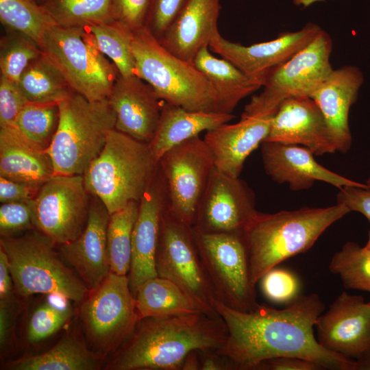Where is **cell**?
Wrapping results in <instances>:
<instances>
[{"mask_svg":"<svg viewBox=\"0 0 370 370\" xmlns=\"http://www.w3.org/2000/svg\"><path fill=\"white\" fill-rule=\"evenodd\" d=\"M328 268L345 288L370 293V248L367 246L345 243L332 256Z\"/></svg>","mask_w":370,"mask_h":370,"instance_id":"obj_37","label":"cell"},{"mask_svg":"<svg viewBox=\"0 0 370 370\" xmlns=\"http://www.w3.org/2000/svg\"><path fill=\"white\" fill-rule=\"evenodd\" d=\"M42 1V0H41ZM41 2V1H40Z\"/></svg>","mask_w":370,"mask_h":370,"instance_id":"obj_55","label":"cell"},{"mask_svg":"<svg viewBox=\"0 0 370 370\" xmlns=\"http://www.w3.org/2000/svg\"><path fill=\"white\" fill-rule=\"evenodd\" d=\"M109 219L110 214L101 202L93 201L90 204L87 222L82 234L60 248L63 260L90 291L97 288L110 273L107 248Z\"/></svg>","mask_w":370,"mask_h":370,"instance_id":"obj_22","label":"cell"},{"mask_svg":"<svg viewBox=\"0 0 370 370\" xmlns=\"http://www.w3.org/2000/svg\"><path fill=\"white\" fill-rule=\"evenodd\" d=\"M55 175L51 158L12 127H0V176L40 188Z\"/></svg>","mask_w":370,"mask_h":370,"instance_id":"obj_27","label":"cell"},{"mask_svg":"<svg viewBox=\"0 0 370 370\" xmlns=\"http://www.w3.org/2000/svg\"><path fill=\"white\" fill-rule=\"evenodd\" d=\"M58 119V104L27 103L9 127L29 143L47 151Z\"/></svg>","mask_w":370,"mask_h":370,"instance_id":"obj_35","label":"cell"},{"mask_svg":"<svg viewBox=\"0 0 370 370\" xmlns=\"http://www.w3.org/2000/svg\"><path fill=\"white\" fill-rule=\"evenodd\" d=\"M57 25L86 28L113 21L111 0H42Z\"/></svg>","mask_w":370,"mask_h":370,"instance_id":"obj_33","label":"cell"},{"mask_svg":"<svg viewBox=\"0 0 370 370\" xmlns=\"http://www.w3.org/2000/svg\"><path fill=\"white\" fill-rule=\"evenodd\" d=\"M214 308L227 330L217 352L230 359L234 370H257L264 361L280 357L305 359L322 369L352 370L354 360L326 349L314 335L325 309L317 293L299 295L282 309L258 304L243 312L218 299Z\"/></svg>","mask_w":370,"mask_h":370,"instance_id":"obj_1","label":"cell"},{"mask_svg":"<svg viewBox=\"0 0 370 370\" xmlns=\"http://www.w3.org/2000/svg\"><path fill=\"white\" fill-rule=\"evenodd\" d=\"M108 99L116 114L115 129L149 143L164 103L153 88L136 75L119 74Z\"/></svg>","mask_w":370,"mask_h":370,"instance_id":"obj_21","label":"cell"},{"mask_svg":"<svg viewBox=\"0 0 370 370\" xmlns=\"http://www.w3.org/2000/svg\"><path fill=\"white\" fill-rule=\"evenodd\" d=\"M369 302H370V301H369Z\"/></svg>","mask_w":370,"mask_h":370,"instance_id":"obj_56","label":"cell"},{"mask_svg":"<svg viewBox=\"0 0 370 370\" xmlns=\"http://www.w3.org/2000/svg\"><path fill=\"white\" fill-rule=\"evenodd\" d=\"M363 82L358 68L343 66L333 69L310 97L325 118L336 151L346 153L352 147L349 113Z\"/></svg>","mask_w":370,"mask_h":370,"instance_id":"obj_23","label":"cell"},{"mask_svg":"<svg viewBox=\"0 0 370 370\" xmlns=\"http://www.w3.org/2000/svg\"><path fill=\"white\" fill-rule=\"evenodd\" d=\"M40 49L75 92L90 101L109 97L119 73L86 28L54 25L45 34Z\"/></svg>","mask_w":370,"mask_h":370,"instance_id":"obj_8","label":"cell"},{"mask_svg":"<svg viewBox=\"0 0 370 370\" xmlns=\"http://www.w3.org/2000/svg\"><path fill=\"white\" fill-rule=\"evenodd\" d=\"M181 370H200L199 351H192L185 357Z\"/></svg>","mask_w":370,"mask_h":370,"instance_id":"obj_51","label":"cell"},{"mask_svg":"<svg viewBox=\"0 0 370 370\" xmlns=\"http://www.w3.org/2000/svg\"><path fill=\"white\" fill-rule=\"evenodd\" d=\"M7 29L0 42V76L18 83L27 66L42 51L28 36Z\"/></svg>","mask_w":370,"mask_h":370,"instance_id":"obj_38","label":"cell"},{"mask_svg":"<svg viewBox=\"0 0 370 370\" xmlns=\"http://www.w3.org/2000/svg\"><path fill=\"white\" fill-rule=\"evenodd\" d=\"M169 203L165 178L159 166L139 201L138 214L132 236V256L127 275L135 295L146 281L158 276L156 256L162 217Z\"/></svg>","mask_w":370,"mask_h":370,"instance_id":"obj_18","label":"cell"},{"mask_svg":"<svg viewBox=\"0 0 370 370\" xmlns=\"http://www.w3.org/2000/svg\"><path fill=\"white\" fill-rule=\"evenodd\" d=\"M192 64L213 85L230 113L241 100L262 87L227 60L214 56L209 47L201 49Z\"/></svg>","mask_w":370,"mask_h":370,"instance_id":"obj_30","label":"cell"},{"mask_svg":"<svg viewBox=\"0 0 370 370\" xmlns=\"http://www.w3.org/2000/svg\"><path fill=\"white\" fill-rule=\"evenodd\" d=\"M70 308H59L46 302L38 306L32 314L27 330L30 343H37L59 331L71 319Z\"/></svg>","mask_w":370,"mask_h":370,"instance_id":"obj_39","label":"cell"},{"mask_svg":"<svg viewBox=\"0 0 370 370\" xmlns=\"http://www.w3.org/2000/svg\"><path fill=\"white\" fill-rule=\"evenodd\" d=\"M365 246H367V247L370 248V231H369V232L368 240H367V242Z\"/></svg>","mask_w":370,"mask_h":370,"instance_id":"obj_53","label":"cell"},{"mask_svg":"<svg viewBox=\"0 0 370 370\" xmlns=\"http://www.w3.org/2000/svg\"><path fill=\"white\" fill-rule=\"evenodd\" d=\"M232 113L191 111L164 103L154 135L149 143L153 157L160 158L170 149L234 118Z\"/></svg>","mask_w":370,"mask_h":370,"instance_id":"obj_26","label":"cell"},{"mask_svg":"<svg viewBox=\"0 0 370 370\" xmlns=\"http://www.w3.org/2000/svg\"><path fill=\"white\" fill-rule=\"evenodd\" d=\"M18 84L29 103L58 104L74 92L59 69L43 53L30 62Z\"/></svg>","mask_w":370,"mask_h":370,"instance_id":"obj_31","label":"cell"},{"mask_svg":"<svg viewBox=\"0 0 370 370\" xmlns=\"http://www.w3.org/2000/svg\"><path fill=\"white\" fill-rule=\"evenodd\" d=\"M131 48L135 75L164 102L191 111L230 113L206 77L169 52L145 27L133 32Z\"/></svg>","mask_w":370,"mask_h":370,"instance_id":"obj_4","label":"cell"},{"mask_svg":"<svg viewBox=\"0 0 370 370\" xmlns=\"http://www.w3.org/2000/svg\"><path fill=\"white\" fill-rule=\"evenodd\" d=\"M32 200L4 203L1 205V236H14L18 232L34 227Z\"/></svg>","mask_w":370,"mask_h":370,"instance_id":"obj_41","label":"cell"},{"mask_svg":"<svg viewBox=\"0 0 370 370\" xmlns=\"http://www.w3.org/2000/svg\"><path fill=\"white\" fill-rule=\"evenodd\" d=\"M321 30L319 25L308 23L298 31L282 33L273 40L249 46L228 40L219 32L209 47L263 86L271 71L308 45Z\"/></svg>","mask_w":370,"mask_h":370,"instance_id":"obj_16","label":"cell"},{"mask_svg":"<svg viewBox=\"0 0 370 370\" xmlns=\"http://www.w3.org/2000/svg\"><path fill=\"white\" fill-rule=\"evenodd\" d=\"M187 0H151L145 27L158 40Z\"/></svg>","mask_w":370,"mask_h":370,"instance_id":"obj_42","label":"cell"},{"mask_svg":"<svg viewBox=\"0 0 370 370\" xmlns=\"http://www.w3.org/2000/svg\"><path fill=\"white\" fill-rule=\"evenodd\" d=\"M349 212L337 203L272 214L258 211L243 233L252 284L256 286L268 271L306 252L330 225Z\"/></svg>","mask_w":370,"mask_h":370,"instance_id":"obj_3","label":"cell"},{"mask_svg":"<svg viewBox=\"0 0 370 370\" xmlns=\"http://www.w3.org/2000/svg\"><path fill=\"white\" fill-rule=\"evenodd\" d=\"M13 288L8 257L4 249L0 246V301L14 299Z\"/></svg>","mask_w":370,"mask_h":370,"instance_id":"obj_50","label":"cell"},{"mask_svg":"<svg viewBox=\"0 0 370 370\" xmlns=\"http://www.w3.org/2000/svg\"><path fill=\"white\" fill-rule=\"evenodd\" d=\"M260 281L264 295L274 303L287 304L299 295V279L288 269L273 267Z\"/></svg>","mask_w":370,"mask_h":370,"instance_id":"obj_40","label":"cell"},{"mask_svg":"<svg viewBox=\"0 0 370 370\" xmlns=\"http://www.w3.org/2000/svg\"><path fill=\"white\" fill-rule=\"evenodd\" d=\"M220 0H187L159 40L169 52L193 63L219 32Z\"/></svg>","mask_w":370,"mask_h":370,"instance_id":"obj_25","label":"cell"},{"mask_svg":"<svg viewBox=\"0 0 370 370\" xmlns=\"http://www.w3.org/2000/svg\"><path fill=\"white\" fill-rule=\"evenodd\" d=\"M193 232L200 258L218 300L239 311L254 309L258 303L250 278L243 234L202 232L195 229Z\"/></svg>","mask_w":370,"mask_h":370,"instance_id":"obj_11","label":"cell"},{"mask_svg":"<svg viewBox=\"0 0 370 370\" xmlns=\"http://www.w3.org/2000/svg\"><path fill=\"white\" fill-rule=\"evenodd\" d=\"M80 304L86 338L100 358L116 352L140 320L127 275L110 272Z\"/></svg>","mask_w":370,"mask_h":370,"instance_id":"obj_10","label":"cell"},{"mask_svg":"<svg viewBox=\"0 0 370 370\" xmlns=\"http://www.w3.org/2000/svg\"><path fill=\"white\" fill-rule=\"evenodd\" d=\"M227 330L220 317L204 313L139 320L106 366L110 370H181L192 351H217Z\"/></svg>","mask_w":370,"mask_h":370,"instance_id":"obj_2","label":"cell"},{"mask_svg":"<svg viewBox=\"0 0 370 370\" xmlns=\"http://www.w3.org/2000/svg\"><path fill=\"white\" fill-rule=\"evenodd\" d=\"M139 202L132 201L110 215L107 228V248L110 272L127 275L132 256V236L136 221Z\"/></svg>","mask_w":370,"mask_h":370,"instance_id":"obj_32","label":"cell"},{"mask_svg":"<svg viewBox=\"0 0 370 370\" xmlns=\"http://www.w3.org/2000/svg\"><path fill=\"white\" fill-rule=\"evenodd\" d=\"M352 370H370V348L354 360Z\"/></svg>","mask_w":370,"mask_h":370,"instance_id":"obj_52","label":"cell"},{"mask_svg":"<svg viewBox=\"0 0 370 370\" xmlns=\"http://www.w3.org/2000/svg\"><path fill=\"white\" fill-rule=\"evenodd\" d=\"M156 269L158 276L177 285L208 315L219 317L214 308L218 299L200 258L193 226L175 218L167 208L160 223Z\"/></svg>","mask_w":370,"mask_h":370,"instance_id":"obj_12","label":"cell"},{"mask_svg":"<svg viewBox=\"0 0 370 370\" xmlns=\"http://www.w3.org/2000/svg\"><path fill=\"white\" fill-rule=\"evenodd\" d=\"M0 21L6 29L25 34L40 47L47 32L57 25L40 3L27 0H0Z\"/></svg>","mask_w":370,"mask_h":370,"instance_id":"obj_34","label":"cell"},{"mask_svg":"<svg viewBox=\"0 0 370 370\" xmlns=\"http://www.w3.org/2000/svg\"><path fill=\"white\" fill-rule=\"evenodd\" d=\"M14 288L18 295H58L82 303L90 291L53 249V243L40 232L1 236Z\"/></svg>","mask_w":370,"mask_h":370,"instance_id":"obj_7","label":"cell"},{"mask_svg":"<svg viewBox=\"0 0 370 370\" xmlns=\"http://www.w3.org/2000/svg\"><path fill=\"white\" fill-rule=\"evenodd\" d=\"M315 328L324 348L357 359L370 348V302L343 291L318 317Z\"/></svg>","mask_w":370,"mask_h":370,"instance_id":"obj_17","label":"cell"},{"mask_svg":"<svg viewBox=\"0 0 370 370\" xmlns=\"http://www.w3.org/2000/svg\"><path fill=\"white\" fill-rule=\"evenodd\" d=\"M86 29L93 35L98 49L111 60L121 75H135L131 48L132 31L114 21L92 25Z\"/></svg>","mask_w":370,"mask_h":370,"instance_id":"obj_36","label":"cell"},{"mask_svg":"<svg viewBox=\"0 0 370 370\" xmlns=\"http://www.w3.org/2000/svg\"><path fill=\"white\" fill-rule=\"evenodd\" d=\"M27 103L18 83L0 76V127L11 126Z\"/></svg>","mask_w":370,"mask_h":370,"instance_id":"obj_44","label":"cell"},{"mask_svg":"<svg viewBox=\"0 0 370 370\" xmlns=\"http://www.w3.org/2000/svg\"><path fill=\"white\" fill-rule=\"evenodd\" d=\"M271 117H245L234 124H222L206 132L204 140L215 168L240 177L247 157L267 138Z\"/></svg>","mask_w":370,"mask_h":370,"instance_id":"obj_24","label":"cell"},{"mask_svg":"<svg viewBox=\"0 0 370 370\" xmlns=\"http://www.w3.org/2000/svg\"><path fill=\"white\" fill-rule=\"evenodd\" d=\"M365 186H346L339 189L336 203L344 205L350 212L364 215L370 224V176Z\"/></svg>","mask_w":370,"mask_h":370,"instance_id":"obj_45","label":"cell"},{"mask_svg":"<svg viewBox=\"0 0 370 370\" xmlns=\"http://www.w3.org/2000/svg\"><path fill=\"white\" fill-rule=\"evenodd\" d=\"M257 212L256 195L248 184L214 168L193 227L202 232L243 234Z\"/></svg>","mask_w":370,"mask_h":370,"instance_id":"obj_15","label":"cell"},{"mask_svg":"<svg viewBox=\"0 0 370 370\" xmlns=\"http://www.w3.org/2000/svg\"><path fill=\"white\" fill-rule=\"evenodd\" d=\"M264 141L301 145L315 156L336 151L325 118L310 97L284 101L271 117Z\"/></svg>","mask_w":370,"mask_h":370,"instance_id":"obj_19","label":"cell"},{"mask_svg":"<svg viewBox=\"0 0 370 370\" xmlns=\"http://www.w3.org/2000/svg\"><path fill=\"white\" fill-rule=\"evenodd\" d=\"M56 131L47 149L55 175H84L115 128L109 100L90 101L73 92L58 103Z\"/></svg>","mask_w":370,"mask_h":370,"instance_id":"obj_6","label":"cell"},{"mask_svg":"<svg viewBox=\"0 0 370 370\" xmlns=\"http://www.w3.org/2000/svg\"><path fill=\"white\" fill-rule=\"evenodd\" d=\"M14 299L0 301V345L2 350L8 344L12 325Z\"/></svg>","mask_w":370,"mask_h":370,"instance_id":"obj_49","label":"cell"},{"mask_svg":"<svg viewBox=\"0 0 370 370\" xmlns=\"http://www.w3.org/2000/svg\"><path fill=\"white\" fill-rule=\"evenodd\" d=\"M151 0H111L114 21L134 32L145 27Z\"/></svg>","mask_w":370,"mask_h":370,"instance_id":"obj_43","label":"cell"},{"mask_svg":"<svg viewBox=\"0 0 370 370\" xmlns=\"http://www.w3.org/2000/svg\"><path fill=\"white\" fill-rule=\"evenodd\" d=\"M200 370H234L230 359L215 350L199 351Z\"/></svg>","mask_w":370,"mask_h":370,"instance_id":"obj_48","label":"cell"},{"mask_svg":"<svg viewBox=\"0 0 370 370\" xmlns=\"http://www.w3.org/2000/svg\"><path fill=\"white\" fill-rule=\"evenodd\" d=\"M332 40L324 30L266 77L262 92L253 96L241 118L273 116L280 104L293 97H311L332 70Z\"/></svg>","mask_w":370,"mask_h":370,"instance_id":"obj_9","label":"cell"},{"mask_svg":"<svg viewBox=\"0 0 370 370\" xmlns=\"http://www.w3.org/2000/svg\"><path fill=\"white\" fill-rule=\"evenodd\" d=\"M134 297L140 320L198 313L207 314L203 307L181 288L169 280L159 276L145 282Z\"/></svg>","mask_w":370,"mask_h":370,"instance_id":"obj_28","label":"cell"},{"mask_svg":"<svg viewBox=\"0 0 370 370\" xmlns=\"http://www.w3.org/2000/svg\"><path fill=\"white\" fill-rule=\"evenodd\" d=\"M318 365L311 361L293 357L269 359L262 362L257 370H320Z\"/></svg>","mask_w":370,"mask_h":370,"instance_id":"obj_47","label":"cell"},{"mask_svg":"<svg viewBox=\"0 0 370 370\" xmlns=\"http://www.w3.org/2000/svg\"><path fill=\"white\" fill-rule=\"evenodd\" d=\"M149 143L112 130L83 177L87 191L110 214L139 202L158 168Z\"/></svg>","mask_w":370,"mask_h":370,"instance_id":"obj_5","label":"cell"},{"mask_svg":"<svg viewBox=\"0 0 370 370\" xmlns=\"http://www.w3.org/2000/svg\"><path fill=\"white\" fill-rule=\"evenodd\" d=\"M27 1L34 2V3H40L41 1V0H27Z\"/></svg>","mask_w":370,"mask_h":370,"instance_id":"obj_54","label":"cell"},{"mask_svg":"<svg viewBox=\"0 0 370 370\" xmlns=\"http://www.w3.org/2000/svg\"><path fill=\"white\" fill-rule=\"evenodd\" d=\"M100 362L101 358L89 349L79 335L71 332L47 352L14 360L6 367L12 370H96Z\"/></svg>","mask_w":370,"mask_h":370,"instance_id":"obj_29","label":"cell"},{"mask_svg":"<svg viewBox=\"0 0 370 370\" xmlns=\"http://www.w3.org/2000/svg\"><path fill=\"white\" fill-rule=\"evenodd\" d=\"M83 175H54L32 200L33 223L53 244L75 240L83 232L90 205Z\"/></svg>","mask_w":370,"mask_h":370,"instance_id":"obj_14","label":"cell"},{"mask_svg":"<svg viewBox=\"0 0 370 370\" xmlns=\"http://www.w3.org/2000/svg\"><path fill=\"white\" fill-rule=\"evenodd\" d=\"M158 164L167 186V210L193 226L199 202L215 168L209 148L198 136L168 150Z\"/></svg>","mask_w":370,"mask_h":370,"instance_id":"obj_13","label":"cell"},{"mask_svg":"<svg viewBox=\"0 0 370 370\" xmlns=\"http://www.w3.org/2000/svg\"><path fill=\"white\" fill-rule=\"evenodd\" d=\"M40 188L0 176L1 204L26 201L35 198Z\"/></svg>","mask_w":370,"mask_h":370,"instance_id":"obj_46","label":"cell"},{"mask_svg":"<svg viewBox=\"0 0 370 370\" xmlns=\"http://www.w3.org/2000/svg\"><path fill=\"white\" fill-rule=\"evenodd\" d=\"M260 146L267 175L278 184H287L293 191L308 189L317 181L338 189L346 186H365L321 165L305 147L267 141Z\"/></svg>","mask_w":370,"mask_h":370,"instance_id":"obj_20","label":"cell"}]
</instances>
